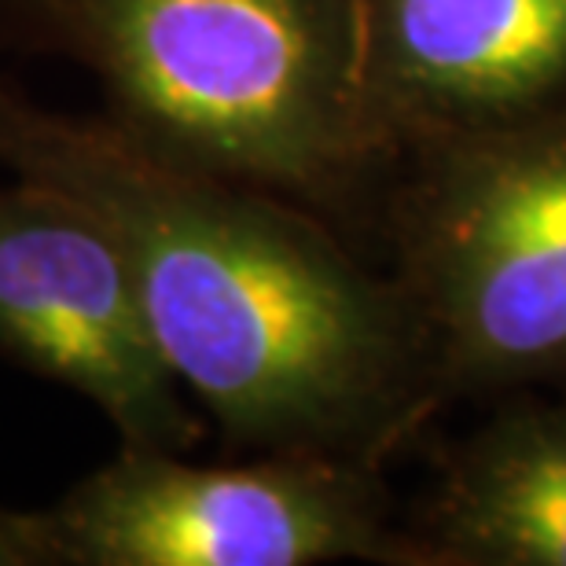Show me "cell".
Returning <instances> with one entry per match:
<instances>
[{
    "label": "cell",
    "mask_w": 566,
    "mask_h": 566,
    "mask_svg": "<svg viewBox=\"0 0 566 566\" xmlns=\"http://www.w3.org/2000/svg\"><path fill=\"white\" fill-rule=\"evenodd\" d=\"M0 360L96 405L118 446L191 452L210 434L147 332L115 235L15 174L0 185Z\"/></svg>",
    "instance_id": "obj_5"
},
{
    "label": "cell",
    "mask_w": 566,
    "mask_h": 566,
    "mask_svg": "<svg viewBox=\"0 0 566 566\" xmlns=\"http://www.w3.org/2000/svg\"><path fill=\"white\" fill-rule=\"evenodd\" d=\"M485 409L405 507V566H566V390Z\"/></svg>",
    "instance_id": "obj_7"
},
{
    "label": "cell",
    "mask_w": 566,
    "mask_h": 566,
    "mask_svg": "<svg viewBox=\"0 0 566 566\" xmlns=\"http://www.w3.org/2000/svg\"><path fill=\"white\" fill-rule=\"evenodd\" d=\"M0 166L115 235L158 354L229 457L387 468L449 409L401 283L327 221L44 107L4 71Z\"/></svg>",
    "instance_id": "obj_1"
},
{
    "label": "cell",
    "mask_w": 566,
    "mask_h": 566,
    "mask_svg": "<svg viewBox=\"0 0 566 566\" xmlns=\"http://www.w3.org/2000/svg\"><path fill=\"white\" fill-rule=\"evenodd\" d=\"M371 96L401 144L566 93V0H365Z\"/></svg>",
    "instance_id": "obj_6"
},
{
    "label": "cell",
    "mask_w": 566,
    "mask_h": 566,
    "mask_svg": "<svg viewBox=\"0 0 566 566\" xmlns=\"http://www.w3.org/2000/svg\"><path fill=\"white\" fill-rule=\"evenodd\" d=\"M0 52L82 66L147 151L376 258L398 140L371 96L365 0H0Z\"/></svg>",
    "instance_id": "obj_2"
},
{
    "label": "cell",
    "mask_w": 566,
    "mask_h": 566,
    "mask_svg": "<svg viewBox=\"0 0 566 566\" xmlns=\"http://www.w3.org/2000/svg\"><path fill=\"white\" fill-rule=\"evenodd\" d=\"M387 468L324 452L188 463L118 446L49 507L66 566H405Z\"/></svg>",
    "instance_id": "obj_4"
},
{
    "label": "cell",
    "mask_w": 566,
    "mask_h": 566,
    "mask_svg": "<svg viewBox=\"0 0 566 566\" xmlns=\"http://www.w3.org/2000/svg\"><path fill=\"white\" fill-rule=\"evenodd\" d=\"M376 254L420 321L446 405L566 390V93L405 140Z\"/></svg>",
    "instance_id": "obj_3"
},
{
    "label": "cell",
    "mask_w": 566,
    "mask_h": 566,
    "mask_svg": "<svg viewBox=\"0 0 566 566\" xmlns=\"http://www.w3.org/2000/svg\"><path fill=\"white\" fill-rule=\"evenodd\" d=\"M0 566H66L49 507L0 504Z\"/></svg>",
    "instance_id": "obj_8"
}]
</instances>
